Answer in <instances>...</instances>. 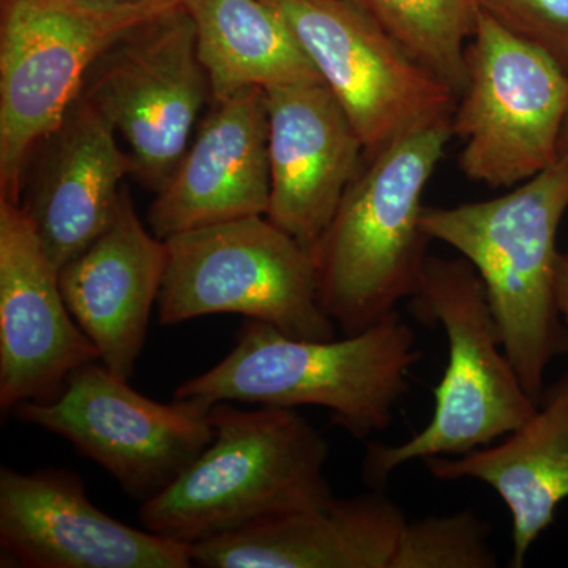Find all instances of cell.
Wrapping results in <instances>:
<instances>
[{
	"label": "cell",
	"mask_w": 568,
	"mask_h": 568,
	"mask_svg": "<svg viewBox=\"0 0 568 568\" xmlns=\"http://www.w3.org/2000/svg\"><path fill=\"white\" fill-rule=\"evenodd\" d=\"M282 18L364 142L365 160L452 122L458 97L358 0H264Z\"/></svg>",
	"instance_id": "9"
},
{
	"label": "cell",
	"mask_w": 568,
	"mask_h": 568,
	"mask_svg": "<svg viewBox=\"0 0 568 568\" xmlns=\"http://www.w3.org/2000/svg\"><path fill=\"white\" fill-rule=\"evenodd\" d=\"M36 156L20 205L61 271L110 226L132 160L119 148L111 123L81 95Z\"/></svg>",
	"instance_id": "17"
},
{
	"label": "cell",
	"mask_w": 568,
	"mask_h": 568,
	"mask_svg": "<svg viewBox=\"0 0 568 568\" xmlns=\"http://www.w3.org/2000/svg\"><path fill=\"white\" fill-rule=\"evenodd\" d=\"M425 463L439 480L474 478L495 489L510 511V567H525L530 547L568 499V373L545 388L532 416L496 446Z\"/></svg>",
	"instance_id": "19"
},
{
	"label": "cell",
	"mask_w": 568,
	"mask_h": 568,
	"mask_svg": "<svg viewBox=\"0 0 568 568\" xmlns=\"http://www.w3.org/2000/svg\"><path fill=\"white\" fill-rule=\"evenodd\" d=\"M455 95L466 88V50L476 31L477 0H358Z\"/></svg>",
	"instance_id": "21"
},
{
	"label": "cell",
	"mask_w": 568,
	"mask_h": 568,
	"mask_svg": "<svg viewBox=\"0 0 568 568\" xmlns=\"http://www.w3.org/2000/svg\"><path fill=\"white\" fill-rule=\"evenodd\" d=\"M265 97L271 170L265 216L313 250L364 166V142L324 82L280 85Z\"/></svg>",
	"instance_id": "14"
},
{
	"label": "cell",
	"mask_w": 568,
	"mask_h": 568,
	"mask_svg": "<svg viewBox=\"0 0 568 568\" xmlns=\"http://www.w3.org/2000/svg\"><path fill=\"white\" fill-rule=\"evenodd\" d=\"M166 263V244L145 230L123 186L110 226L59 271L71 315L123 379H132L148 338Z\"/></svg>",
	"instance_id": "16"
},
{
	"label": "cell",
	"mask_w": 568,
	"mask_h": 568,
	"mask_svg": "<svg viewBox=\"0 0 568 568\" xmlns=\"http://www.w3.org/2000/svg\"><path fill=\"white\" fill-rule=\"evenodd\" d=\"M489 525L474 511L406 521L390 568H495Z\"/></svg>",
	"instance_id": "22"
},
{
	"label": "cell",
	"mask_w": 568,
	"mask_h": 568,
	"mask_svg": "<svg viewBox=\"0 0 568 568\" xmlns=\"http://www.w3.org/2000/svg\"><path fill=\"white\" fill-rule=\"evenodd\" d=\"M99 362L71 373L50 402L22 403V424L69 440L145 503L170 487L213 439V406L196 399L153 402Z\"/></svg>",
	"instance_id": "11"
},
{
	"label": "cell",
	"mask_w": 568,
	"mask_h": 568,
	"mask_svg": "<svg viewBox=\"0 0 568 568\" xmlns=\"http://www.w3.org/2000/svg\"><path fill=\"white\" fill-rule=\"evenodd\" d=\"M197 126L181 162L149 209L156 237L265 215L271 200L267 97L250 88L222 102Z\"/></svg>",
	"instance_id": "15"
},
{
	"label": "cell",
	"mask_w": 568,
	"mask_h": 568,
	"mask_svg": "<svg viewBox=\"0 0 568 568\" xmlns=\"http://www.w3.org/2000/svg\"><path fill=\"white\" fill-rule=\"evenodd\" d=\"M409 301L422 323L439 324L446 332L448 362L428 425L398 446L369 444L364 478L372 487L386 484L406 463L487 447L537 409L508 361L484 283L465 257L428 256Z\"/></svg>",
	"instance_id": "5"
},
{
	"label": "cell",
	"mask_w": 568,
	"mask_h": 568,
	"mask_svg": "<svg viewBox=\"0 0 568 568\" xmlns=\"http://www.w3.org/2000/svg\"><path fill=\"white\" fill-rule=\"evenodd\" d=\"M568 73L480 10L466 50V88L452 118L469 181L510 189L559 160Z\"/></svg>",
	"instance_id": "8"
},
{
	"label": "cell",
	"mask_w": 568,
	"mask_h": 568,
	"mask_svg": "<svg viewBox=\"0 0 568 568\" xmlns=\"http://www.w3.org/2000/svg\"><path fill=\"white\" fill-rule=\"evenodd\" d=\"M81 97L122 134L134 179L162 192L212 99L185 3L119 37L89 69Z\"/></svg>",
	"instance_id": "10"
},
{
	"label": "cell",
	"mask_w": 568,
	"mask_h": 568,
	"mask_svg": "<svg viewBox=\"0 0 568 568\" xmlns=\"http://www.w3.org/2000/svg\"><path fill=\"white\" fill-rule=\"evenodd\" d=\"M0 200L20 204L33 155L81 95L93 62L171 9L84 0H0Z\"/></svg>",
	"instance_id": "7"
},
{
	"label": "cell",
	"mask_w": 568,
	"mask_h": 568,
	"mask_svg": "<svg viewBox=\"0 0 568 568\" xmlns=\"http://www.w3.org/2000/svg\"><path fill=\"white\" fill-rule=\"evenodd\" d=\"M406 515L379 491L264 519L192 545L205 568H390Z\"/></svg>",
	"instance_id": "18"
},
{
	"label": "cell",
	"mask_w": 568,
	"mask_h": 568,
	"mask_svg": "<svg viewBox=\"0 0 568 568\" xmlns=\"http://www.w3.org/2000/svg\"><path fill=\"white\" fill-rule=\"evenodd\" d=\"M556 304L560 320L568 331V252L560 253L558 274H556Z\"/></svg>",
	"instance_id": "24"
},
{
	"label": "cell",
	"mask_w": 568,
	"mask_h": 568,
	"mask_svg": "<svg viewBox=\"0 0 568 568\" xmlns=\"http://www.w3.org/2000/svg\"><path fill=\"white\" fill-rule=\"evenodd\" d=\"M452 136V122L439 123L366 159L313 246L321 304L343 334L381 323L416 294L432 241L422 200Z\"/></svg>",
	"instance_id": "4"
},
{
	"label": "cell",
	"mask_w": 568,
	"mask_h": 568,
	"mask_svg": "<svg viewBox=\"0 0 568 568\" xmlns=\"http://www.w3.org/2000/svg\"><path fill=\"white\" fill-rule=\"evenodd\" d=\"M159 317L178 325L242 315L295 338H336L320 297L315 256L265 215L171 235Z\"/></svg>",
	"instance_id": "6"
},
{
	"label": "cell",
	"mask_w": 568,
	"mask_h": 568,
	"mask_svg": "<svg viewBox=\"0 0 568 568\" xmlns=\"http://www.w3.org/2000/svg\"><path fill=\"white\" fill-rule=\"evenodd\" d=\"M92 362L99 349L71 315L36 227L20 204L0 200V407L50 402Z\"/></svg>",
	"instance_id": "13"
},
{
	"label": "cell",
	"mask_w": 568,
	"mask_h": 568,
	"mask_svg": "<svg viewBox=\"0 0 568 568\" xmlns=\"http://www.w3.org/2000/svg\"><path fill=\"white\" fill-rule=\"evenodd\" d=\"M84 2L108 7H152V9H174V7L183 6L185 0H84Z\"/></svg>",
	"instance_id": "25"
},
{
	"label": "cell",
	"mask_w": 568,
	"mask_h": 568,
	"mask_svg": "<svg viewBox=\"0 0 568 568\" xmlns=\"http://www.w3.org/2000/svg\"><path fill=\"white\" fill-rule=\"evenodd\" d=\"M212 102L250 88L323 82L282 18L264 0H185Z\"/></svg>",
	"instance_id": "20"
},
{
	"label": "cell",
	"mask_w": 568,
	"mask_h": 568,
	"mask_svg": "<svg viewBox=\"0 0 568 568\" xmlns=\"http://www.w3.org/2000/svg\"><path fill=\"white\" fill-rule=\"evenodd\" d=\"M506 31L551 55L568 73V0H477Z\"/></svg>",
	"instance_id": "23"
},
{
	"label": "cell",
	"mask_w": 568,
	"mask_h": 568,
	"mask_svg": "<svg viewBox=\"0 0 568 568\" xmlns=\"http://www.w3.org/2000/svg\"><path fill=\"white\" fill-rule=\"evenodd\" d=\"M0 566L189 568L192 545L136 529L92 504L65 469H0Z\"/></svg>",
	"instance_id": "12"
},
{
	"label": "cell",
	"mask_w": 568,
	"mask_h": 568,
	"mask_svg": "<svg viewBox=\"0 0 568 568\" xmlns=\"http://www.w3.org/2000/svg\"><path fill=\"white\" fill-rule=\"evenodd\" d=\"M422 357L409 324L392 313L343 338L308 339L246 320L233 351L175 390V399L287 407L320 406L355 439L384 432Z\"/></svg>",
	"instance_id": "1"
},
{
	"label": "cell",
	"mask_w": 568,
	"mask_h": 568,
	"mask_svg": "<svg viewBox=\"0 0 568 568\" xmlns=\"http://www.w3.org/2000/svg\"><path fill=\"white\" fill-rule=\"evenodd\" d=\"M211 417L215 433L203 454L141 504L144 529L194 545L334 497L327 439L294 409L219 403Z\"/></svg>",
	"instance_id": "3"
},
{
	"label": "cell",
	"mask_w": 568,
	"mask_h": 568,
	"mask_svg": "<svg viewBox=\"0 0 568 568\" xmlns=\"http://www.w3.org/2000/svg\"><path fill=\"white\" fill-rule=\"evenodd\" d=\"M560 156H568V111L566 122H564L562 133H560L559 159Z\"/></svg>",
	"instance_id": "26"
},
{
	"label": "cell",
	"mask_w": 568,
	"mask_h": 568,
	"mask_svg": "<svg viewBox=\"0 0 568 568\" xmlns=\"http://www.w3.org/2000/svg\"><path fill=\"white\" fill-rule=\"evenodd\" d=\"M568 211V156L514 192L452 207H425L432 241L476 268L508 361L530 398L540 399L552 358L568 353L556 304L558 233Z\"/></svg>",
	"instance_id": "2"
}]
</instances>
